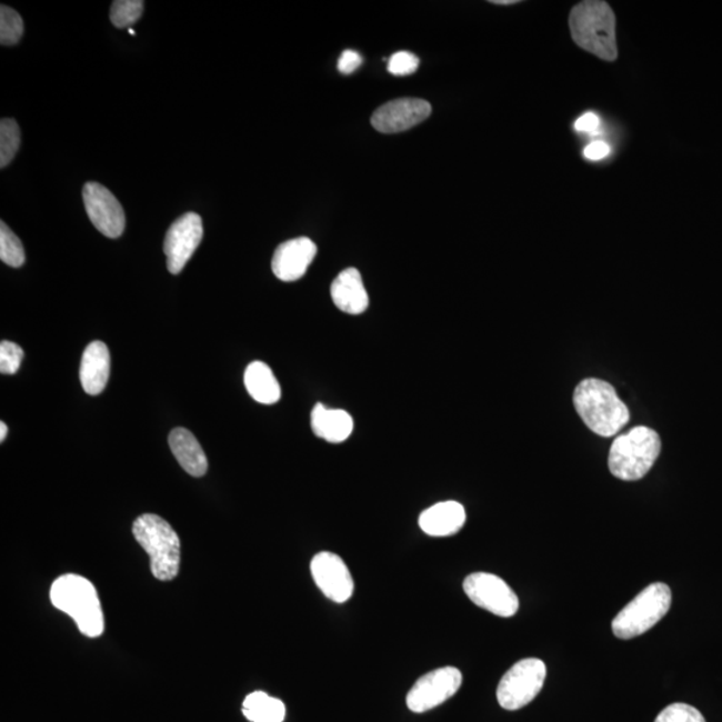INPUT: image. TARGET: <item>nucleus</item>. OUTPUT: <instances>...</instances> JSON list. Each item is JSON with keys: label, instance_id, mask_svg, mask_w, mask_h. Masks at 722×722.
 <instances>
[{"label": "nucleus", "instance_id": "obj_19", "mask_svg": "<svg viewBox=\"0 0 722 722\" xmlns=\"http://www.w3.org/2000/svg\"><path fill=\"white\" fill-rule=\"evenodd\" d=\"M311 425L314 435L330 443H343L351 437L353 419L347 411L327 409L318 403L311 415Z\"/></svg>", "mask_w": 722, "mask_h": 722}, {"label": "nucleus", "instance_id": "obj_32", "mask_svg": "<svg viewBox=\"0 0 722 722\" xmlns=\"http://www.w3.org/2000/svg\"><path fill=\"white\" fill-rule=\"evenodd\" d=\"M8 432H9L8 424H6L4 422L0 423V442L6 441V438H8Z\"/></svg>", "mask_w": 722, "mask_h": 722}, {"label": "nucleus", "instance_id": "obj_31", "mask_svg": "<svg viewBox=\"0 0 722 722\" xmlns=\"http://www.w3.org/2000/svg\"><path fill=\"white\" fill-rule=\"evenodd\" d=\"M610 154V147L603 141L590 143L585 149V157L590 161H600Z\"/></svg>", "mask_w": 722, "mask_h": 722}, {"label": "nucleus", "instance_id": "obj_4", "mask_svg": "<svg viewBox=\"0 0 722 722\" xmlns=\"http://www.w3.org/2000/svg\"><path fill=\"white\" fill-rule=\"evenodd\" d=\"M133 534L150 558V569L160 581H172L180 571L181 542L170 524L156 514L138 517Z\"/></svg>", "mask_w": 722, "mask_h": 722}, {"label": "nucleus", "instance_id": "obj_34", "mask_svg": "<svg viewBox=\"0 0 722 722\" xmlns=\"http://www.w3.org/2000/svg\"><path fill=\"white\" fill-rule=\"evenodd\" d=\"M129 32H130L131 36H136V30L129 29Z\"/></svg>", "mask_w": 722, "mask_h": 722}, {"label": "nucleus", "instance_id": "obj_20", "mask_svg": "<svg viewBox=\"0 0 722 722\" xmlns=\"http://www.w3.org/2000/svg\"><path fill=\"white\" fill-rule=\"evenodd\" d=\"M244 383L249 395L261 404L278 403L281 398V387L273 371L262 361H253L247 367Z\"/></svg>", "mask_w": 722, "mask_h": 722}, {"label": "nucleus", "instance_id": "obj_3", "mask_svg": "<svg viewBox=\"0 0 722 722\" xmlns=\"http://www.w3.org/2000/svg\"><path fill=\"white\" fill-rule=\"evenodd\" d=\"M569 24L571 37L581 49L608 62H613L619 57L615 16L606 2L586 0L576 4L571 11Z\"/></svg>", "mask_w": 722, "mask_h": 722}, {"label": "nucleus", "instance_id": "obj_27", "mask_svg": "<svg viewBox=\"0 0 722 722\" xmlns=\"http://www.w3.org/2000/svg\"><path fill=\"white\" fill-rule=\"evenodd\" d=\"M24 352L12 341L4 340L0 344V372L3 375H14L21 369Z\"/></svg>", "mask_w": 722, "mask_h": 722}, {"label": "nucleus", "instance_id": "obj_7", "mask_svg": "<svg viewBox=\"0 0 722 722\" xmlns=\"http://www.w3.org/2000/svg\"><path fill=\"white\" fill-rule=\"evenodd\" d=\"M548 668L540 659L517 662L499 682L497 699L505 711H518L530 704L542 691Z\"/></svg>", "mask_w": 722, "mask_h": 722}, {"label": "nucleus", "instance_id": "obj_33", "mask_svg": "<svg viewBox=\"0 0 722 722\" xmlns=\"http://www.w3.org/2000/svg\"><path fill=\"white\" fill-rule=\"evenodd\" d=\"M491 3L494 4H515L518 0H491Z\"/></svg>", "mask_w": 722, "mask_h": 722}, {"label": "nucleus", "instance_id": "obj_28", "mask_svg": "<svg viewBox=\"0 0 722 722\" xmlns=\"http://www.w3.org/2000/svg\"><path fill=\"white\" fill-rule=\"evenodd\" d=\"M419 63V58L412 52L399 51L390 58L389 71L397 77L410 76L418 70Z\"/></svg>", "mask_w": 722, "mask_h": 722}, {"label": "nucleus", "instance_id": "obj_10", "mask_svg": "<svg viewBox=\"0 0 722 722\" xmlns=\"http://www.w3.org/2000/svg\"><path fill=\"white\" fill-rule=\"evenodd\" d=\"M84 208L93 225L109 239L121 238L127 217L116 195L98 182H88L83 188Z\"/></svg>", "mask_w": 722, "mask_h": 722}, {"label": "nucleus", "instance_id": "obj_1", "mask_svg": "<svg viewBox=\"0 0 722 722\" xmlns=\"http://www.w3.org/2000/svg\"><path fill=\"white\" fill-rule=\"evenodd\" d=\"M574 407L581 419L596 435H616L630 420L625 403L614 387L600 379H586L574 391Z\"/></svg>", "mask_w": 722, "mask_h": 722}, {"label": "nucleus", "instance_id": "obj_15", "mask_svg": "<svg viewBox=\"0 0 722 722\" xmlns=\"http://www.w3.org/2000/svg\"><path fill=\"white\" fill-rule=\"evenodd\" d=\"M334 305L348 314H361L370 305L369 293L358 269L348 268L339 273L331 285Z\"/></svg>", "mask_w": 722, "mask_h": 722}, {"label": "nucleus", "instance_id": "obj_12", "mask_svg": "<svg viewBox=\"0 0 722 722\" xmlns=\"http://www.w3.org/2000/svg\"><path fill=\"white\" fill-rule=\"evenodd\" d=\"M311 573L314 583L328 600L344 603L351 599L354 583L350 570L339 555L328 551L314 555Z\"/></svg>", "mask_w": 722, "mask_h": 722}, {"label": "nucleus", "instance_id": "obj_9", "mask_svg": "<svg viewBox=\"0 0 722 722\" xmlns=\"http://www.w3.org/2000/svg\"><path fill=\"white\" fill-rule=\"evenodd\" d=\"M462 673L454 666L437 669L420 678L407 694V706L413 713H424L442 705L462 686Z\"/></svg>", "mask_w": 722, "mask_h": 722}, {"label": "nucleus", "instance_id": "obj_6", "mask_svg": "<svg viewBox=\"0 0 722 722\" xmlns=\"http://www.w3.org/2000/svg\"><path fill=\"white\" fill-rule=\"evenodd\" d=\"M672 605L671 588L662 582L652 583L629 602L612 622L616 639L632 640L658 625Z\"/></svg>", "mask_w": 722, "mask_h": 722}, {"label": "nucleus", "instance_id": "obj_22", "mask_svg": "<svg viewBox=\"0 0 722 722\" xmlns=\"http://www.w3.org/2000/svg\"><path fill=\"white\" fill-rule=\"evenodd\" d=\"M21 147V129L16 120L3 118L0 122V168L9 167Z\"/></svg>", "mask_w": 722, "mask_h": 722}, {"label": "nucleus", "instance_id": "obj_18", "mask_svg": "<svg viewBox=\"0 0 722 722\" xmlns=\"http://www.w3.org/2000/svg\"><path fill=\"white\" fill-rule=\"evenodd\" d=\"M169 445L177 462L189 475L200 478L207 474L208 459L201 444L187 429H174L169 435Z\"/></svg>", "mask_w": 722, "mask_h": 722}, {"label": "nucleus", "instance_id": "obj_30", "mask_svg": "<svg viewBox=\"0 0 722 722\" xmlns=\"http://www.w3.org/2000/svg\"><path fill=\"white\" fill-rule=\"evenodd\" d=\"M575 130L581 133L595 134L600 130V117L594 113L583 114L575 122Z\"/></svg>", "mask_w": 722, "mask_h": 722}, {"label": "nucleus", "instance_id": "obj_2", "mask_svg": "<svg viewBox=\"0 0 722 722\" xmlns=\"http://www.w3.org/2000/svg\"><path fill=\"white\" fill-rule=\"evenodd\" d=\"M50 600L52 605L74 620L83 635L97 639L103 634L100 596L87 578L77 574L59 576L50 589Z\"/></svg>", "mask_w": 722, "mask_h": 722}, {"label": "nucleus", "instance_id": "obj_24", "mask_svg": "<svg viewBox=\"0 0 722 722\" xmlns=\"http://www.w3.org/2000/svg\"><path fill=\"white\" fill-rule=\"evenodd\" d=\"M142 0H116L111 4L110 21L117 29L130 28L142 17Z\"/></svg>", "mask_w": 722, "mask_h": 722}, {"label": "nucleus", "instance_id": "obj_14", "mask_svg": "<svg viewBox=\"0 0 722 722\" xmlns=\"http://www.w3.org/2000/svg\"><path fill=\"white\" fill-rule=\"evenodd\" d=\"M318 254V247L311 239L299 238L282 242L275 249L272 271L281 281H297L307 273Z\"/></svg>", "mask_w": 722, "mask_h": 722}, {"label": "nucleus", "instance_id": "obj_26", "mask_svg": "<svg viewBox=\"0 0 722 722\" xmlns=\"http://www.w3.org/2000/svg\"><path fill=\"white\" fill-rule=\"evenodd\" d=\"M654 722H706L699 709L692 705L678 704L669 705L659 714Z\"/></svg>", "mask_w": 722, "mask_h": 722}, {"label": "nucleus", "instance_id": "obj_23", "mask_svg": "<svg viewBox=\"0 0 722 722\" xmlns=\"http://www.w3.org/2000/svg\"><path fill=\"white\" fill-rule=\"evenodd\" d=\"M0 260L12 268L22 267L26 261L21 240L3 221L0 222Z\"/></svg>", "mask_w": 722, "mask_h": 722}, {"label": "nucleus", "instance_id": "obj_29", "mask_svg": "<svg viewBox=\"0 0 722 722\" xmlns=\"http://www.w3.org/2000/svg\"><path fill=\"white\" fill-rule=\"evenodd\" d=\"M361 63H363V58L354 50H345L343 54L340 56L338 68L343 74H352L353 71H357Z\"/></svg>", "mask_w": 722, "mask_h": 722}, {"label": "nucleus", "instance_id": "obj_17", "mask_svg": "<svg viewBox=\"0 0 722 722\" xmlns=\"http://www.w3.org/2000/svg\"><path fill=\"white\" fill-rule=\"evenodd\" d=\"M465 523V510L455 501L431 505L419 517V527L430 537H450L459 533Z\"/></svg>", "mask_w": 722, "mask_h": 722}, {"label": "nucleus", "instance_id": "obj_5", "mask_svg": "<svg viewBox=\"0 0 722 722\" xmlns=\"http://www.w3.org/2000/svg\"><path fill=\"white\" fill-rule=\"evenodd\" d=\"M661 452L659 433L635 427L615 439L609 452V470L621 481H640L653 468Z\"/></svg>", "mask_w": 722, "mask_h": 722}, {"label": "nucleus", "instance_id": "obj_21", "mask_svg": "<svg viewBox=\"0 0 722 722\" xmlns=\"http://www.w3.org/2000/svg\"><path fill=\"white\" fill-rule=\"evenodd\" d=\"M242 713L251 722H284L287 708L279 699L264 692H253L247 695Z\"/></svg>", "mask_w": 722, "mask_h": 722}, {"label": "nucleus", "instance_id": "obj_8", "mask_svg": "<svg viewBox=\"0 0 722 722\" xmlns=\"http://www.w3.org/2000/svg\"><path fill=\"white\" fill-rule=\"evenodd\" d=\"M465 595L477 606L503 619H510L520 609V600L514 590L502 578L490 573H474L463 582Z\"/></svg>", "mask_w": 722, "mask_h": 722}, {"label": "nucleus", "instance_id": "obj_11", "mask_svg": "<svg viewBox=\"0 0 722 722\" xmlns=\"http://www.w3.org/2000/svg\"><path fill=\"white\" fill-rule=\"evenodd\" d=\"M203 235L201 217L189 212L176 220L166 235L163 252L167 254L168 269L172 274H179L192 259L195 249L200 247Z\"/></svg>", "mask_w": 722, "mask_h": 722}, {"label": "nucleus", "instance_id": "obj_16", "mask_svg": "<svg viewBox=\"0 0 722 722\" xmlns=\"http://www.w3.org/2000/svg\"><path fill=\"white\" fill-rule=\"evenodd\" d=\"M110 352L102 341H93L87 347L81 361L80 379L84 392L100 395L107 389L110 377Z\"/></svg>", "mask_w": 722, "mask_h": 722}, {"label": "nucleus", "instance_id": "obj_13", "mask_svg": "<svg viewBox=\"0 0 722 722\" xmlns=\"http://www.w3.org/2000/svg\"><path fill=\"white\" fill-rule=\"evenodd\" d=\"M431 111V104L424 100L400 98L379 108L373 113L371 123L380 133H400L427 120Z\"/></svg>", "mask_w": 722, "mask_h": 722}, {"label": "nucleus", "instance_id": "obj_25", "mask_svg": "<svg viewBox=\"0 0 722 722\" xmlns=\"http://www.w3.org/2000/svg\"><path fill=\"white\" fill-rule=\"evenodd\" d=\"M24 24L22 17L9 6L0 8V43L3 46H14L23 36Z\"/></svg>", "mask_w": 722, "mask_h": 722}]
</instances>
